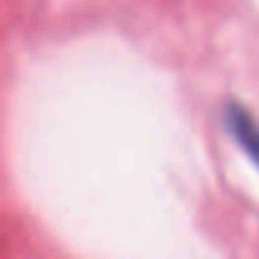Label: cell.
Returning <instances> with one entry per match:
<instances>
[{"label": "cell", "mask_w": 259, "mask_h": 259, "mask_svg": "<svg viewBox=\"0 0 259 259\" xmlns=\"http://www.w3.org/2000/svg\"><path fill=\"white\" fill-rule=\"evenodd\" d=\"M229 124H231V133L236 135V140L241 143V148L259 165V124L249 117V112L234 104L229 107Z\"/></svg>", "instance_id": "obj_1"}]
</instances>
